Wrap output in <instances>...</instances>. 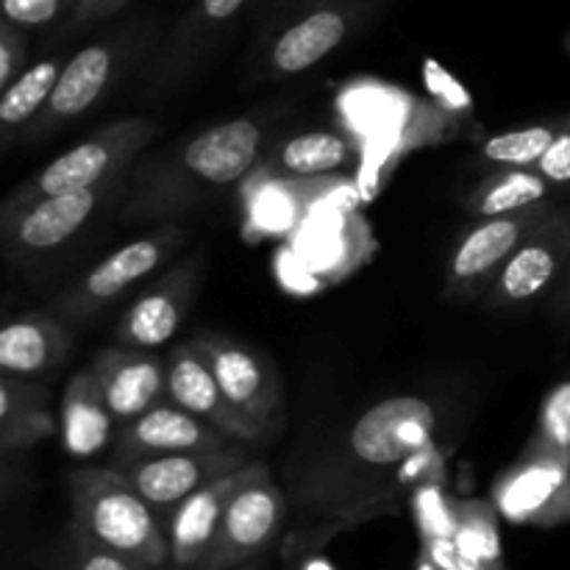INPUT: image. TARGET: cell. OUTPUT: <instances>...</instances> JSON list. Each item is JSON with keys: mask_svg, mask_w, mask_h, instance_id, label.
<instances>
[{"mask_svg": "<svg viewBox=\"0 0 570 570\" xmlns=\"http://www.w3.org/2000/svg\"><path fill=\"white\" fill-rule=\"evenodd\" d=\"M443 429V406L417 393L387 395L360 412L289 484L287 562L315 554L360 523L395 515L401 499L440 468Z\"/></svg>", "mask_w": 570, "mask_h": 570, "instance_id": "6da1fadb", "label": "cell"}, {"mask_svg": "<svg viewBox=\"0 0 570 570\" xmlns=\"http://www.w3.org/2000/svg\"><path fill=\"white\" fill-rule=\"evenodd\" d=\"M265 137L259 120L234 117L137 161L126 176L117 215L126 223H173V217L220 198L248 181L265 156Z\"/></svg>", "mask_w": 570, "mask_h": 570, "instance_id": "7a4b0ae2", "label": "cell"}, {"mask_svg": "<svg viewBox=\"0 0 570 570\" xmlns=\"http://www.w3.org/2000/svg\"><path fill=\"white\" fill-rule=\"evenodd\" d=\"M72 527L104 549L150 570L170 566V540L159 512L117 468H78L70 473Z\"/></svg>", "mask_w": 570, "mask_h": 570, "instance_id": "3957f363", "label": "cell"}, {"mask_svg": "<svg viewBox=\"0 0 570 570\" xmlns=\"http://www.w3.org/2000/svg\"><path fill=\"white\" fill-rule=\"evenodd\" d=\"M159 131L161 126L154 117H122L111 126L98 128L56 156L37 176L22 181L0 209H17L48 195L76 193V189L98 187V184L128 176Z\"/></svg>", "mask_w": 570, "mask_h": 570, "instance_id": "277c9868", "label": "cell"}, {"mask_svg": "<svg viewBox=\"0 0 570 570\" xmlns=\"http://www.w3.org/2000/svg\"><path fill=\"white\" fill-rule=\"evenodd\" d=\"M187 228L176 223H159L150 234L131 239L89 267L78 282L50 301V312L67 326L95 321L128 293L142 287L150 276H156L187 245Z\"/></svg>", "mask_w": 570, "mask_h": 570, "instance_id": "5b68a950", "label": "cell"}, {"mask_svg": "<svg viewBox=\"0 0 570 570\" xmlns=\"http://www.w3.org/2000/svg\"><path fill=\"white\" fill-rule=\"evenodd\" d=\"M126 176L76 193L48 195L17 209H0V245L6 259L28 265L70 245L106 206L122 198Z\"/></svg>", "mask_w": 570, "mask_h": 570, "instance_id": "8992f818", "label": "cell"}, {"mask_svg": "<svg viewBox=\"0 0 570 570\" xmlns=\"http://www.w3.org/2000/svg\"><path fill=\"white\" fill-rule=\"evenodd\" d=\"M379 0H298L278 22L262 56L267 78H293L332 56L367 17Z\"/></svg>", "mask_w": 570, "mask_h": 570, "instance_id": "52a82bcc", "label": "cell"}, {"mask_svg": "<svg viewBox=\"0 0 570 570\" xmlns=\"http://www.w3.org/2000/svg\"><path fill=\"white\" fill-rule=\"evenodd\" d=\"M289 521V499L265 462H250L248 476L223 512L220 529L200 570H234L265 557Z\"/></svg>", "mask_w": 570, "mask_h": 570, "instance_id": "ba28073f", "label": "cell"}, {"mask_svg": "<svg viewBox=\"0 0 570 570\" xmlns=\"http://www.w3.org/2000/svg\"><path fill=\"white\" fill-rule=\"evenodd\" d=\"M139 42H142V31L139 26H131L115 37H106L72 53L61 67V76L45 109L22 131L20 145L39 142L95 109V104L109 92L122 67L128 65Z\"/></svg>", "mask_w": 570, "mask_h": 570, "instance_id": "9c48e42d", "label": "cell"}, {"mask_svg": "<svg viewBox=\"0 0 570 570\" xmlns=\"http://www.w3.org/2000/svg\"><path fill=\"white\" fill-rule=\"evenodd\" d=\"M554 209L557 204L549 200V204L529 206V209L510 212V215L479 217L451 250L449 267H445V298L456 301V304H476V301L488 298L507 259L515 254L527 234L540 226Z\"/></svg>", "mask_w": 570, "mask_h": 570, "instance_id": "30bf717a", "label": "cell"}, {"mask_svg": "<svg viewBox=\"0 0 570 570\" xmlns=\"http://www.w3.org/2000/svg\"><path fill=\"white\" fill-rule=\"evenodd\" d=\"M195 343L209 360L217 384L228 404L262 434L267 438L271 429L282 421V382L267 356L254 351L239 340L226 334L206 332L195 334Z\"/></svg>", "mask_w": 570, "mask_h": 570, "instance_id": "8fae6325", "label": "cell"}, {"mask_svg": "<svg viewBox=\"0 0 570 570\" xmlns=\"http://www.w3.org/2000/svg\"><path fill=\"white\" fill-rule=\"evenodd\" d=\"M570 262V206H557L540 226L527 234L504 271L490 287L484 304L493 309L527 306L554 293Z\"/></svg>", "mask_w": 570, "mask_h": 570, "instance_id": "7c38bea8", "label": "cell"}, {"mask_svg": "<svg viewBox=\"0 0 570 570\" xmlns=\"http://www.w3.org/2000/svg\"><path fill=\"white\" fill-rule=\"evenodd\" d=\"M250 456L245 449L234 445L226 451H184V454L145 456V460L117 462V471L137 488V493L154 507L161 521L170 518V512L198 493L206 484L250 465Z\"/></svg>", "mask_w": 570, "mask_h": 570, "instance_id": "4fadbf2b", "label": "cell"}, {"mask_svg": "<svg viewBox=\"0 0 570 570\" xmlns=\"http://www.w3.org/2000/svg\"><path fill=\"white\" fill-rule=\"evenodd\" d=\"M204 256L193 254L176 262L139 289L115 326V343L137 351H159L181 328L198 293Z\"/></svg>", "mask_w": 570, "mask_h": 570, "instance_id": "5bb4252c", "label": "cell"}, {"mask_svg": "<svg viewBox=\"0 0 570 570\" xmlns=\"http://www.w3.org/2000/svg\"><path fill=\"white\" fill-rule=\"evenodd\" d=\"M234 445L243 443L220 432L215 423L204 421L170 401H161V404L150 406L145 415L117 429L109 462L117 465V462L145 460V456L184 454V451H226Z\"/></svg>", "mask_w": 570, "mask_h": 570, "instance_id": "9a60e30c", "label": "cell"}, {"mask_svg": "<svg viewBox=\"0 0 570 570\" xmlns=\"http://www.w3.org/2000/svg\"><path fill=\"white\" fill-rule=\"evenodd\" d=\"M495 510L512 523L560 527L570 521V465L538 456H518L515 465L495 482Z\"/></svg>", "mask_w": 570, "mask_h": 570, "instance_id": "2e32d148", "label": "cell"}, {"mask_svg": "<svg viewBox=\"0 0 570 570\" xmlns=\"http://www.w3.org/2000/svg\"><path fill=\"white\" fill-rule=\"evenodd\" d=\"M167 399L170 404L181 406V410L193 412V415L204 417V421L215 423L220 432L237 443H262V434L228 404L223 395L220 384H217L215 371H212L209 360L200 351L195 340H184V343L173 345L167 351Z\"/></svg>", "mask_w": 570, "mask_h": 570, "instance_id": "e0dca14e", "label": "cell"}, {"mask_svg": "<svg viewBox=\"0 0 570 570\" xmlns=\"http://www.w3.org/2000/svg\"><path fill=\"white\" fill-rule=\"evenodd\" d=\"M89 367L98 379L117 429L167 399V360H161L156 351L115 345L98 351Z\"/></svg>", "mask_w": 570, "mask_h": 570, "instance_id": "ac0fdd59", "label": "cell"}, {"mask_svg": "<svg viewBox=\"0 0 570 570\" xmlns=\"http://www.w3.org/2000/svg\"><path fill=\"white\" fill-rule=\"evenodd\" d=\"M248 468L250 465H245L228 476L217 479V482L206 484L170 512L165 527L167 540H170L173 570H200L204 566L206 554L217 538V529H220L223 512H226L228 501L237 493L243 479L248 476Z\"/></svg>", "mask_w": 570, "mask_h": 570, "instance_id": "d6986e66", "label": "cell"}, {"mask_svg": "<svg viewBox=\"0 0 570 570\" xmlns=\"http://www.w3.org/2000/svg\"><path fill=\"white\" fill-rule=\"evenodd\" d=\"M360 167V148L337 131H304L278 142L250 173L254 181H317Z\"/></svg>", "mask_w": 570, "mask_h": 570, "instance_id": "ffe728a7", "label": "cell"}, {"mask_svg": "<svg viewBox=\"0 0 570 570\" xmlns=\"http://www.w3.org/2000/svg\"><path fill=\"white\" fill-rule=\"evenodd\" d=\"M50 309L14 317L0 332V373L11 379L39 382L61 367L70 356V332Z\"/></svg>", "mask_w": 570, "mask_h": 570, "instance_id": "44dd1931", "label": "cell"}, {"mask_svg": "<svg viewBox=\"0 0 570 570\" xmlns=\"http://www.w3.org/2000/svg\"><path fill=\"white\" fill-rule=\"evenodd\" d=\"M248 3L250 0H195L167 37L154 65L150 89H165L181 81Z\"/></svg>", "mask_w": 570, "mask_h": 570, "instance_id": "7402d4cb", "label": "cell"}, {"mask_svg": "<svg viewBox=\"0 0 570 570\" xmlns=\"http://www.w3.org/2000/svg\"><path fill=\"white\" fill-rule=\"evenodd\" d=\"M59 438L65 454L92 460L117 438V421L106 404L92 367H83L67 382L61 395Z\"/></svg>", "mask_w": 570, "mask_h": 570, "instance_id": "603a6c76", "label": "cell"}, {"mask_svg": "<svg viewBox=\"0 0 570 570\" xmlns=\"http://www.w3.org/2000/svg\"><path fill=\"white\" fill-rule=\"evenodd\" d=\"M56 434L59 423L50 412V390L39 382L0 376V451L6 460Z\"/></svg>", "mask_w": 570, "mask_h": 570, "instance_id": "cb8c5ba5", "label": "cell"}, {"mask_svg": "<svg viewBox=\"0 0 570 570\" xmlns=\"http://www.w3.org/2000/svg\"><path fill=\"white\" fill-rule=\"evenodd\" d=\"M554 187L532 167L529 170L499 167V170L482 176V181L468 193L465 209L479 220V217L510 215V212L529 209V206L549 204L554 200Z\"/></svg>", "mask_w": 570, "mask_h": 570, "instance_id": "d4e9b609", "label": "cell"}, {"mask_svg": "<svg viewBox=\"0 0 570 570\" xmlns=\"http://www.w3.org/2000/svg\"><path fill=\"white\" fill-rule=\"evenodd\" d=\"M61 67H65L61 59H42L26 67V72L3 89L0 95V148L11 150L14 145H20L22 131L31 126L33 117L45 109L53 95Z\"/></svg>", "mask_w": 570, "mask_h": 570, "instance_id": "484cf974", "label": "cell"}, {"mask_svg": "<svg viewBox=\"0 0 570 570\" xmlns=\"http://www.w3.org/2000/svg\"><path fill=\"white\" fill-rule=\"evenodd\" d=\"M562 126H566V115L493 134L479 148V161L490 167V170H499V167L529 170V167H534L543 159V154L551 148Z\"/></svg>", "mask_w": 570, "mask_h": 570, "instance_id": "4316f807", "label": "cell"}, {"mask_svg": "<svg viewBox=\"0 0 570 570\" xmlns=\"http://www.w3.org/2000/svg\"><path fill=\"white\" fill-rule=\"evenodd\" d=\"M454 540L482 568L504 570L495 504H490V501H456Z\"/></svg>", "mask_w": 570, "mask_h": 570, "instance_id": "83f0119b", "label": "cell"}, {"mask_svg": "<svg viewBox=\"0 0 570 570\" xmlns=\"http://www.w3.org/2000/svg\"><path fill=\"white\" fill-rule=\"evenodd\" d=\"M521 456L557 460L570 465V379L551 387V393L546 395L538 426Z\"/></svg>", "mask_w": 570, "mask_h": 570, "instance_id": "f1b7e54d", "label": "cell"}, {"mask_svg": "<svg viewBox=\"0 0 570 570\" xmlns=\"http://www.w3.org/2000/svg\"><path fill=\"white\" fill-rule=\"evenodd\" d=\"M59 570H150L139 562L128 560V557L117 554V551L104 549L100 543H95L92 538L76 529L70 523L67 529V546L61 551Z\"/></svg>", "mask_w": 570, "mask_h": 570, "instance_id": "f546056e", "label": "cell"}, {"mask_svg": "<svg viewBox=\"0 0 570 570\" xmlns=\"http://www.w3.org/2000/svg\"><path fill=\"white\" fill-rule=\"evenodd\" d=\"M78 0H3V20L14 22V26L26 28V31H37V28H48L59 20H72L76 14Z\"/></svg>", "mask_w": 570, "mask_h": 570, "instance_id": "4dcf8cb0", "label": "cell"}, {"mask_svg": "<svg viewBox=\"0 0 570 570\" xmlns=\"http://www.w3.org/2000/svg\"><path fill=\"white\" fill-rule=\"evenodd\" d=\"M423 81H426L429 92L438 100L440 109L445 111V117H468L471 115V95L462 89V83L451 76L449 70L438 65L434 59H423Z\"/></svg>", "mask_w": 570, "mask_h": 570, "instance_id": "1f68e13d", "label": "cell"}, {"mask_svg": "<svg viewBox=\"0 0 570 570\" xmlns=\"http://www.w3.org/2000/svg\"><path fill=\"white\" fill-rule=\"evenodd\" d=\"M28 31L9 20H0V89L17 81L26 72Z\"/></svg>", "mask_w": 570, "mask_h": 570, "instance_id": "d6a6232c", "label": "cell"}, {"mask_svg": "<svg viewBox=\"0 0 570 570\" xmlns=\"http://www.w3.org/2000/svg\"><path fill=\"white\" fill-rule=\"evenodd\" d=\"M532 170H538L557 195L570 193V115H566V126Z\"/></svg>", "mask_w": 570, "mask_h": 570, "instance_id": "836d02e7", "label": "cell"}, {"mask_svg": "<svg viewBox=\"0 0 570 570\" xmlns=\"http://www.w3.org/2000/svg\"><path fill=\"white\" fill-rule=\"evenodd\" d=\"M131 0H78L76 14L70 20V31H81V28L95 26L100 20H109L117 11L126 9Z\"/></svg>", "mask_w": 570, "mask_h": 570, "instance_id": "e575fe53", "label": "cell"}, {"mask_svg": "<svg viewBox=\"0 0 570 570\" xmlns=\"http://www.w3.org/2000/svg\"><path fill=\"white\" fill-rule=\"evenodd\" d=\"M551 306H554V312L560 317H570V262L566 273H562L560 284H557L554 295H551Z\"/></svg>", "mask_w": 570, "mask_h": 570, "instance_id": "d590c367", "label": "cell"}, {"mask_svg": "<svg viewBox=\"0 0 570 570\" xmlns=\"http://www.w3.org/2000/svg\"><path fill=\"white\" fill-rule=\"evenodd\" d=\"M234 570H267V560H265V557H256V560L245 562V566H239Z\"/></svg>", "mask_w": 570, "mask_h": 570, "instance_id": "8d00e7d4", "label": "cell"}, {"mask_svg": "<svg viewBox=\"0 0 570 570\" xmlns=\"http://www.w3.org/2000/svg\"><path fill=\"white\" fill-rule=\"evenodd\" d=\"M304 560H306V566H304V570H332V568H328L326 566V562H321V560H315V557H304Z\"/></svg>", "mask_w": 570, "mask_h": 570, "instance_id": "74e56055", "label": "cell"}, {"mask_svg": "<svg viewBox=\"0 0 570 570\" xmlns=\"http://www.w3.org/2000/svg\"><path fill=\"white\" fill-rule=\"evenodd\" d=\"M415 570H440L438 566H434L432 560H429L426 554H421V560H417V566H415Z\"/></svg>", "mask_w": 570, "mask_h": 570, "instance_id": "f35d334b", "label": "cell"}]
</instances>
